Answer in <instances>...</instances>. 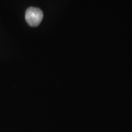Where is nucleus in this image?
<instances>
[{
  "mask_svg": "<svg viewBox=\"0 0 132 132\" xmlns=\"http://www.w3.org/2000/svg\"><path fill=\"white\" fill-rule=\"evenodd\" d=\"M44 14L42 10L37 7H30L26 11L25 19L28 24L32 27H36L40 24Z\"/></svg>",
  "mask_w": 132,
  "mask_h": 132,
  "instance_id": "obj_1",
  "label": "nucleus"
}]
</instances>
